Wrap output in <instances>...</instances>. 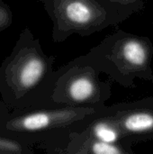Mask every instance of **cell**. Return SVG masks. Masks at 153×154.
I'll return each mask as SVG.
<instances>
[{"mask_svg":"<svg viewBox=\"0 0 153 154\" xmlns=\"http://www.w3.org/2000/svg\"><path fill=\"white\" fill-rule=\"evenodd\" d=\"M106 114L133 145L153 142V97L107 106Z\"/></svg>","mask_w":153,"mask_h":154,"instance_id":"cell-6","label":"cell"},{"mask_svg":"<svg viewBox=\"0 0 153 154\" xmlns=\"http://www.w3.org/2000/svg\"><path fill=\"white\" fill-rule=\"evenodd\" d=\"M102 73L78 58L55 70L42 107H101L112 96L111 82Z\"/></svg>","mask_w":153,"mask_h":154,"instance_id":"cell-5","label":"cell"},{"mask_svg":"<svg viewBox=\"0 0 153 154\" xmlns=\"http://www.w3.org/2000/svg\"><path fill=\"white\" fill-rule=\"evenodd\" d=\"M47 153L58 154H133L130 147L99 141L84 132H70L61 137L38 146Z\"/></svg>","mask_w":153,"mask_h":154,"instance_id":"cell-7","label":"cell"},{"mask_svg":"<svg viewBox=\"0 0 153 154\" xmlns=\"http://www.w3.org/2000/svg\"><path fill=\"white\" fill-rule=\"evenodd\" d=\"M101 107L53 106L12 111L0 122V135L32 147L82 130L103 114Z\"/></svg>","mask_w":153,"mask_h":154,"instance_id":"cell-3","label":"cell"},{"mask_svg":"<svg viewBox=\"0 0 153 154\" xmlns=\"http://www.w3.org/2000/svg\"><path fill=\"white\" fill-rule=\"evenodd\" d=\"M12 112V109L3 101H0V122L4 120L5 117H7L10 113Z\"/></svg>","mask_w":153,"mask_h":154,"instance_id":"cell-12","label":"cell"},{"mask_svg":"<svg viewBox=\"0 0 153 154\" xmlns=\"http://www.w3.org/2000/svg\"><path fill=\"white\" fill-rule=\"evenodd\" d=\"M32 153V147L0 135V154Z\"/></svg>","mask_w":153,"mask_h":154,"instance_id":"cell-10","label":"cell"},{"mask_svg":"<svg viewBox=\"0 0 153 154\" xmlns=\"http://www.w3.org/2000/svg\"><path fill=\"white\" fill-rule=\"evenodd\" d=\"M109 7L128 19L134 14L143 11L147 0H103Z\"/></svg>","mask_w":153,"mask_h":154,"instance_id":"cell-9","label":"cell"},{"mask_svg":"<svg viewBox=\"0 0 153 154\" xmlns=\"http://www.w3.org/2000/svg\"><path fill=\"white\" fill-rule=\"evenodd\" d=\"M77 58L125 88H135L137 79L153 83V43L147 36L117 30Z\"/></svg>","mask_w":153,"mask_h":154,"instance_id":"cell-2","label":"cell"},{"mask_svg":"<svg viewBox=\"0 0 153 154\" xmlns=\"http://www.w3.org/2000/svg\"><path fill=\"white\" fill-rule=\"evenodd\" d=\"M13 12L9 5L0 0V32L6 30L13 23Z\"/></svg>","mask_w":153,"mask_h":154,"instance_id":"cell-11","label":"cell"},{"mask_svg":"<svg viewBox=\"0 0 153 154\" xmlns=\"http://www.w3.org/2000/svg\"><path fill=\"white\" fill-rule=\"evenodd\" d=\"M81 131L107 143L120 144L130 148H133V146L124 138L116 124L106 114V108L103 114L91 120Z\"/></svg>","mask_w":153,"mask_h":154,"instance_id":"cell-8","label":"cell"},{"mask_svg":"<svg viewBox=\"0 0 153 154\" xmlns=\"http://www.w3.org/2000/svg\"><path fill=\"white\" fill-rule=\"evenodd\" d=\"M52 22L51 38L56 43L71 35L90 36L128 18L109 7L103 0H41Z\"/></svg>","mask_w":153,"mask_h":154,"instance_id":"cell-4","label":"cell"},{"mask_svg":"<svg viewBox=\"0 0 153 154\" xmlns=\"http://www.w3.org/2000/svg\"><path fill=\"white\" fill-rule=\"evenodd\" d=\"M55 57L24 28L0 66V95L12 111L42 107L54 77Z\"/></svg>","mask_w":153,"mask_h":154,"instance_id":"cell-1","label":"cell"}]
</instances>
